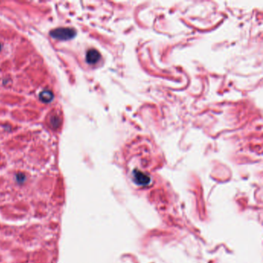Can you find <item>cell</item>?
I'll list each match as a JSON object with an SVG mask.
<instances>
[{
  "mask_svg": "<svg viewBox=\"0 0 263 263\" xmlns=\"http://www.w3.org/2000/svg\"><path fill=\"white\" fill-rule=\"evenodd\" d=\"M134 177L135 182L138 185H146L150 182V178L147 176V174H143L140 171H134Z\"/></svg>",
  "mask_w": 263,
  "mask_h": 263,
  "instance_id": "2",
  "label": "cell"
},
{
  "mask_svg": "<svg viewBox=\"0 0 263 263\" xmlns=\"http://www.w3.org/2000/svg\"><path fill=\"white\" fill-rule=\"evenodd\" d=\"M100 59V54L96 49H90L87 53L86 60L90 64H96Z\"/></svg>",
  "mask_w": 263,
  "mask_h": 263,
  "instance_id": "3",
  "label": "cell"
},
{
  "mask_svg": "<svg viewBox=\"0 0 263 263\" xmlns=\"http://www.w3.org/2000/svg\"><path fill=\"white\" fill-rule=\"evenodd\" d=\"M40 100L43 103H49L53 100V93L49 90H44L39 95Z\"/></svg>",
  "mask_w": 263,
  "mask_h": 263,
  "instance_id": "4",
  "label": "cell"
},
{
  "mask_svg": "<svg viewBox=\"0 0 263 263\" xmlns=\"http://www.w3.org/2000/svg\"><path fill=\"white\" fill-rule=\"evenodd\" d=\"M1 48H2V45L0 44V50H1Z\"/></svg>",
  "mask_w": 263,
  "mask_h": 263,
  "instance_id": "7",
  "label": "cell"
},
{
  "mask_svg": "<svg viewBox=\"0 0 263 263\" xmlns=\"http://www.w3.org/2000/svg\"><path fill=\"white\" fill-rule=\"evenodd\" d=\"M17 180H18L19 182H23V181L25 180V176H24V174H19L17 175Z\"/></svg>",
  "mask_w": 263,
  "mask_h": 263,
  "instance_id": "6",
  "label": "cell"
},
{
  "mask_svg": "<svg viewBox=\"0 0 263 263\" xmlns=\"http://www.w3.org/2000/svg\"><path fill=\"white\" fill-rule=\"evenodd\" d=\"M50 124L53 128H58L60 124H61V119L56 115L51 117Z\"/></svg>",
  "mask_w": 263,
  "mask_h": 263,
  "instance_id": "5",
  "label": "cell"
},
{
  "mask_svg": "<svg viewBox=\"0 0 263 263\" xmlns=\"http://www.w3.org/2000/svg\"><path fill=\"white\" fill-rule=\"evenodd\" d=\"M50 35L53 38L57 40H68L75 37L76 32L74 29L71 28H58L51 31Z\"/></svg>",
  "mask_w": 263,
  "mask_h": 263,
  "instance_id": "1",
  "label": "cell"
}]
</instances>
